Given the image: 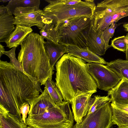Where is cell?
I'll return each instance as SVG.
<instances>
[{
  "instance_id": "obj_1",
  "label": "cell",
  "mask_w": 128,
  "mask_h": 128,
  "mask_svg": "<svg viewBox=\"0 0 128 128\" xmlns=\"http://www.w3.org/2000/svg\"><path fill=\"white\" fill-rule=\"evenodd\" d=\"M43 92L23 72L10 62L0 60V106L22 120L19 107L24 103L30 106Z\"/></svg>"
},
{
  "instance_id": "obj_2",
  "label": "cell",
  "mask_w": 128,
  "mask_h": 128,
  "mask_svg": "<svg viewBox=\"0 0 128 128\" xmlns=\"http://www.w3.org/2000/svg\"><path fill=\"white\" fill-rule=\"evenodd\" d=\"M56 67V84L64 101L72 104L76 97L96 92V83L82 59L66 53L57 62Z\"/></svg>"
},
{
  "instance_id": "obj_3",
  "label": "cell",
  "mask_w": 128,
  "mask_h": 128,
  "mask_svg": "<svg viewBox=\"0 0 128 128\" xmlns=\"http://www.w3.org/2000/svg\"><path fill=\"white\" fill-rule=\"evenodd\" d=\"M44 39L37 33H30L21 43L18 58L23 72L38 86L52 79L54 68L45 50Z\"/></svg>"
},
{
  "instance_id": "obj_4",
  "label": "cell",
  "mask_w": 128,
  "mask_h": 128,
  "mask_svg": "<svg viewBox=\"0 0 128 128\" xmlns=\"http://www.w3.org/2000/svg\"><path fill=\"white\" fill-rule=\"evenodd\" d=\"M49 3L43 10L46 24L55 29L61 22L71 18L85 16L93 19L96 5L93 0H45Z\"/></svg>"
},
{
  "instance_id": "obj_5",
  "label": "cell",
  "mask_w": 128,
  "mask_h": 128,
  "mask_svg": "<svg viewBox=\"0 0 128 128\" xmlns=\"http://www.w3.org/2000/svg\"><path fill=\"white\" fill-rule=\"evenodd\" d=\"M93 19L85 16L75 17L60 23L55 30L58 43L80 48L87 47L88 36Z\"/></svg>"
},
{
  "instance_id": "obj_6",
  "label": "cell",
  "mask_w": 128,
  "mask_h": 128,
  "mask_svg": "<svg viewBox=\"0 0 128 128\" xmlns=\"http://www.w3.org/2000/svg\"><path fill=\"white\" fill-rule=\"evenodd\" d=\"M74 118L69 103L48 109L37 115H28L26 124L33 128H72Z\"/></svg>"
},
{
  "instance_id": "obj_7",
  "label": "cell",
  "mask_w": 128,
  "mask_h": 128,
  "mask_svg": "<svg viewBox=\"0 0 128 128\" xmlns=\"http://www.w3.org/2000/svg\"><path fill=\"white\" fill-rule=\"evenodd\" d=\"M128 16V0H104L98 3L94 10L93 24L97 30L103 32L113 22Z\"/></svg>"
},
{
  "instance_id": "obj_8",
  "label": "cell",
  "mask_w": 128,
  "mask_h": 128,
  "mask_svg": "<svg viewBox=\"0 0 128 128\" xmlns=\"http://www.w3.org/2000/svg\"><path fill=\"white\" fill-rule=\"evenodd\" d=\"M111 100L102 104L94 112L87 114L79 124L72 128H110L114 124Z\"/></svg>"
},
{
  "instance_id": "obj_9",
  "label": "cell",
  "mask_w": 128,
  "mask_h": 128,
  "mask_svg": "<svg viewBox=\"0 0 128 128\" xmlns=\"http://www.w3.org/2000/svg\"><path fill=\"white\" fill-rule=\"evenodd\" d=\"M86 68L95 81L97 88L101 90L108 91L121 80L106 65L96 63H88Z\"/></svg>"
},
{
  "instance_id": "obj_10",
  "label": "cell",
  "mask_w": 128,
  "mask_h": 128,
  "mask_svg": "<svg viewBox=\"0 0 128 128\" xmlns=\"http://www.w3.org/2000/svg\"><path fill=\"white\" fill-rule=\"evenodd\" d=\"M14 24L30 28L36 26L41 29L46 24L42 10L36 7H18L14 11Z\"/></svg>"
},
{
  "instance_id": "obj_11",
  "label": "cell",
  "mask_w": 128,
  "mask_h": 128,
  "mask_svg": "<svg viewBox=\"0 0 128 128\" xmlns=\"http://www.w3.org/2000/svg\"><path fill=\"white\" fill-rule=\"evenodd\" d=\"M93 92L81 95L75 98L72 103V112L74 120L77 124L80 123L87 114L89 102Z\"/></svg>"
},
{
  "instance_id": "obj_12",
  "label": "cell",
  "mask_w": 128,
  "mask_h": 128,
  "mask_svg": "<svg viewBox=\"0 0 128 128\" xmlns=\"http://www.w3.org/2000/svg\"><path fill=\"white\" fill-rule=\"evenodd\" d=\"M102 32L96 30L92 23L87 37V47L99 56L105 54L108 49L102 36Z\"/></svg>"
},
{
  "instance_id": "obj_13",
  "label": "cell",
  "mask_w": 128,
  "mask_h": 128,
  "mask_svg": "<svg viewBox=\"0 0 128 128\" xmlns=\"http://www.w3.org/2000/svg\"><path fill=\"white\" fill-rule=\"evenodd\" d=\"M56 106L47 88L44 87L43 92L32 103L28 114L30 115L39 114L48 109Z\"/></svg>"
},
{
  "instance_id": "obj_14",
  "label": "cell",
  "mask_w": 128,
  "mask_h": 128,
  "mask_svg": "<svg viewBox=\"0 0 128 128\" xmlns=\"http://www.w3.org/2000/svg\"><path fill=\"white\" fill-rule=\"evenodd\" d=\"M111 103L122 105L128 104V81L122 79L118 84L108 91Z\"/></svg>"
},
{
  "instance_id": "obj_15",
  "label": "cell",
  "mask_w": 128,
  "mask_h": 128,
  "mask_svg": "<svg viewBox=\"0 0 128 128\" xmlns=\"http://www.w3.org/2000/svg\"><path fill=\"white\" fill-rule=\"evenodd\" d=\"M67 46L66 54L80 58L88 63L106 64L107 62L104 58L94 53L88 47L82 48L72 46Z\"/></svg>"
},
{
  "instance_id": "obj_16",
  "label": "cell",
  "mask_w": 128,
  "mask_h": 128,
  "mask_svg": "<svg viewBox=\"0 0 128 128\" xmlns=\"http://www.w3.org/2000/svg\"><path fill=\"white\" fill-rule=\"evenodd\" d=\"M32 30L31 28L16 25L5 42L6 46L9 48L18 46Z\"/></svg>"
},
{
  "instance_id": "obj_17",
  "label": "cell",
  "mask_w": 128,
  "mask_h": 128,
  "mask_svg": "<svg viewBox=\"0 0 128 128\" xmlns=\"http://www.w3.org/2000/svg\"><path fill=\"white\" fill-rule=\"evenodd\" d=\"M44 46L51 66H54L58 60L66 53L67 46L58 43L44 41Z\"/></svg>"
},
{
  "instance_id": "obj_18",
  "label": "cell",
  "mask_w": 128,
  "mask_h": 128,
  "mask_svg": "<svg viewBox=\"0 0 128 128\" xmlns=\"http://www.w3.org/2000/svg\"><path fill=\"white\" fill-rule=\"evenodd\" d=\"M0 128H27L22 120L10 113L0 106Z\"/></svg>"
},
{
  "instance_id": "obj_19",
  "label": "cell",
  "mask_w": 128,
  "mask_h": 128,
  "mask_svg": "<svg viewBox=\"0 0 128 128\" xmlns=\"http://www.w3.org/2000/svg\"><path fill=\"white\" fill-rule=\"evenodd\" d=\"M114 124L118 127L128 126V104L110 103Z\"/></svg>"
},
{
  "instance_id": "obj_20",
  "label": "cell",
  "mask_w": 128,
  "mask_h": 128,
  "mask_svg": "<svg viewBox=\"0 0 128 128\" xmlns=\"http://www.w3.org/2000/svg\"><path fill=\"white\" fill-rule=\"evenodd\" d=\"M14 17L8 12L0 16V42H5L15 28Z\"/></svg>"
},
{
  "instance_id": "obj_21",
  "label": "cell",
  "mask_w": 128,
  "mask_h": 128,
  "mask_svg": "<svg viewBox=\"0 0 128 128\" xmlns=\"http://www.w3.org/2000/svg\"><path fill=\"white\" fill-rule=\"evenodd\" d=\"M107 66L121 79L128 81V60L118 58L107 62Z\"/></svg>"
},
{
  "instance_id": "obj_22",
  "label": "cell",
  "mask_w": 128,
  "mask_h": 128,
  "mask_svg": "<svg viewBox=\"0 0 128 128\" xmlns=\"http://www.w3.org/2000/svg\"><path fill=\"white\" fill-rule=\"evenodd\" d=\"M46 88L51 98L56 105L60 106L64 104L66 101L63 99L60 91L55 83L52 79H48L45 84Z\"/></svg>"
},
{
  "instance_id": "obj_23",
  "label": "cell",
  "mask_w": 128,
  "mask_h": 128,
  "mask_svg": "<svg viewBox=\"0 0 128 128\" xmlns=\"http://www.w3.org/2000/svg\"><path fill=\"white\" fill-rule=\"evenodd\" d=\"M40 3V0H12L10 1L6 6L8 13L13 15L14 11L17 8L36 7L39 8Z\"/></svg>"
},
{
  "instance_id": "obj_24",
  "label": "cell",
  "mask_w": 128,
  "mask_h": 128,
  "mask_svg": "<svg viewBox=\"0 0 128 128\" xmlns=\"http://www.w3.org/2000/svg\"><path fill=\"white\" fill-rule=\"evenodd\" d=\"M40 35L44 39H46L47 41L58 44V33L56 30L53 25L46 24L40 30Z\"/></svg>"
},
{
  "instance_id": "obj_25",
  "label": "cell",
  "mask_w": 128,
  "mask_h": 128,
  "mask_svg": "<svg viewBox=\"0 0 128 128\" xmlns=\"http://www.w3.org/2000/svg\"><path fill=\"white\" fill-rule=\"evenodd\" d=\"M110 100L109 96H94L90 98L89 102V110L87 114H92L102 104Z\"/></svg>"
},
{
  "instance_id": "obj_26",
  "label": "cell",
  "mask_w": 128,
  "mask_h": 128,
  "mask_svg": "<svg viewBox=\"0 0 128 128\" xmlns=\"http://www.w3.org/2000/svg\"><path fill=\"white\" fill-rule=\"evenodd\" d=\"M112 47L118 50L125 52L127 48V42L125 36L115 38L111 42Z\"/></svg>"
},
{
  "instance_id": "obj_27",
  "label": "cell",
  "mask_w": 128,
  "mask_h": 128,
  "mask_svg": "<svg viewBox=\"0 0 128 128\" xmlns=\"http://www.w3.org/2000/svg\"><path fill=\"white\" fill-rule=\"evenodd\" d=\"M120 24L113 22L110 26L107 27L102 32V36L108 49L112 47L110 45H109V40L114 35L115 30Z\"/></svg>"
},
{
  "instance_id": "obj_28",
  "label": "cell",
  "mask_w": 128,
  "mask_h": 128,
  "mask_svg": "<svg viewBox=\"0 0 128 128\" xmlns=\"http://www.w3.org/2000/svg\"><path fill=\"white\" fill-rule=\"evenodd\" d=\"M16 48L14 47L9 51H4L3 54L8 57L10 60V63L12 64L16 69L23 72L20 64L16 57L15 50Z\"/></svg>"
},
{
  "instance_id": "obj_29",
  "label": "cell",
  "mask_w": 128,
  "mask_h": 128,
  "mask_svg": "<svg viewBox=\"0 0 128 128\" xmlns=\"http://www.w3.org/2000/svg\"><path fill=\"white\" fill-rule=\"evenodd\" d=\"M30 104L27 103H24L19 107V111L22 115V120L26 124L27 115L30 111Z\"/></svg>"
},
{
  "instance_id": "obj_30",
  "label": "cell",
  "mask_w": 128,
  "mask_h": 128,
  "mask_svg": "<svg viewBox=\"0 0 128 128\" xmlns=\"http://www.w3.org/2000/svg\"><path fill=\"white\" fill-rule=\"evenodd\" d=\"M8 12L7 8L6 6L2 5L0 6V16L4 15Z\"/></svg>"
},
{
  "instance_id": "obj_31",
  "label": "cell",
  "mask_w": 128,
  "mask_h": 128,
  "mask_svg": "<svg viewBox=\"0 0 128 128\" xmlns=\"http://www.w3.org/2000/svg\"><path fill=\"white\" fill-rule=\"evenodd\" d=\"M126 38L127 42V48L125 52L126 54V60H128V33H127Z\"/></svg>"
},
{
  "instance_id": "obj_32",
  "label": "cell",
  "mask_w": 128,
  "mask_h": 128,
  "mask_svg": "<svg viewBox=\"0 0 128 128\" xmlns=\"http://www.w3.org/2000/svg\"><path fill=\"white\" fill-rule=\"evenodd\" d=\"M4 46H3L1 44H0V57L3 54V52L5 51V50L4 48Z\"/></svg>"
},
{
  "instance_id": "obj_33",
  "label": "cell",
  "mask_w": 128,
  "mask_h": 128,
  "mask_svg": "<svg viewBox=\"0 0 128 128\" xmlns=\"http://www.w3.org/2000/svg\"><path fill=\"white\" fill-rule=\"evenodd\" d=\"M123 26L126 30H128V22L124 24Z\"/></svg>"
},
{
  "instance_id": "obj_34",
  "label": "cell",
  "mask_w": 128,
  "mask_h": 128,
  "mask_svg": "<svg viewBox=\"0 0 128 128\" xmlns=\"http://www.w3.org/2000/svg\"><path fill=\"white\" fill-rule=\"evenodd\" d=\"M116 128H128V126H123L121 127H118Z\"/></svg>"
},
{
  "instance_id": "obj_35",
  "label": "cell",
  "mask_w": 128,
  "mask_h": 128,
  "mask_svg": "<svg viewBox=\"0 0 128 128\" xmlns=\"http://www.w3.org/2000/svg\"><path fill=\"white\" fill-rule=\"evenodd\" d=\"M8 1V0H0V2H6L7 1Z\"/></svg>"
},
{
  "instance_id": "obj_36",
  "label": "cell",
  "mask_w": 128,
  "mask_h": 128,
  "mask_svg": "<svg viewBox=\"0 0 128 128\" xmlns=\"http://www.w3.org/2000/svg\"><path fill=\"white\" fill-rule=\"evenodd\" d=\"M27 128H33L31 127L28 126H27Z\"/></svg>"
},
{
  "instance_id": "obj_37",
  "label": "cell",
  "mask_w": 128,
  "mask_h": 128,
  "mask_svg": "<svg viewBox=\"0 0 128 128\" xmlns=\"http://www.w3.org/2000/svg\"><path fill=\"white\" fill-rule=\"evenodd\" d=\"M126 31H127V32H128V30H126Z\"/></svg>"
}]
</instances>
